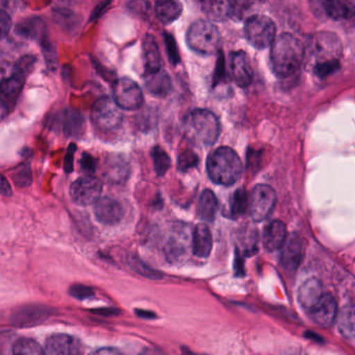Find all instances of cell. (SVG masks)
Segmentation results:
<instances>
[{"mask_svg":"<svg viewBox=\"0 0 355 355\" xmlns=\"http://www.w3.org/2000/svg\"><path fill=\"white\" fill-rule=\"evenodd\" d=\"M97 164H98V161L90 153H83L82 159H80V169L84 172L85 175H94Z\"/></svg>","mask_w":355,"mask_h":355,"instance_id":"8d00e7d4","label":"cell"},{"mask_svg":"<svg viewBox=\"0 0 355 355\" xmlns=\"http://www.w3.org/2000/svg\"><path fill=\"white\" fill-rule=\"evenodd\" d=\"M12 178H13L16 186L20 187V188L30 187L33 182L32 169H31L30 164L22 163L18 165L12 173Z\"/></svg>","mask_w":355,"mask_h":355,"instance_id":"836d02e7","label":"cell"},{"mask_svg":"<svg viewBox=\"0 0 355 355\" xmlns=\"http://www.w3.org/2000/svg\"><path fill=\"white\" fill-rule=\"evenodd\" d=\"M286 239H288V236H286V227L284 222L278 221V220L270 222L263 230V246L268 250L274 251L282 248Z\"/></svg>","mask_w":355,"mask_h":355,"instance_id":"603a6c76","label":"cell"},{"mask_svg":"<svg viewBox=\"0 0 355 355\" xmlns=\"http://www.w3.org/2000/svg\"><path fill=\"white\" fill-rule=\"evenodd\" d=\"M200 6L203 13L213 21H225L232 18V3L230 1H203Z\"/></svg>","mask_w":355,"mask_h":355,"instance_id":"4316f807","label":"cell"},{"mask_svg":"<svg viewBox=\"0 0 355 355\" xmlns=\"http://www.w3.org/2000/svg\"><path fill=\"white\" fill-rule=\"evenodd\" d=\"M12 20L9 14L1 10L0 12V28H1V38L5 39L9 35L10 30H11Z\"/></svg>","mask_w":355,"mask_h":355,"instance_id":"60d3db41","label":"cell"},{"mask_svg":"<svg viewBox=\"0 0 355 355\" xmlns=\"http://www.w3.org/2000/svg\"><path fill=\"white\" fill-rule=\"evenodd\" d=\"M309 313L315 324L322 327H329L336 321L338 315L336 300L331 295L325 294Z\"/></svg>","mask_w":355,"mask_h":355,"instance_id":"d6986e66","label":"cell"},{"mask_svg":"<svg viewBox=\"0 0 355 355\" xmlns=\"http://www.w3.org/2000/svg\"><path fill=\"white\" fill-rule=\"evenodd\" d=\"M110 3H101L95 8L94 13L91 14L90 21H93V20L97 19V18L101 17L103 15V12L107 9L109 7Z\"/></svg>","mask_w":355,"mask_h":355,"instance_id":"bcb514c9","label":"cell"},{"mask_svg":"<svg viewBox=\"0 0 355 355\" xmlns=\"http://www.w3.org/2000/svg\"><path fill=\"white\" fill-rule=\"evenodd\" d=\"M303 257H304V242L302 238L296 234H291L282 246V257H280L282 266L286 271H296L302 261Z\"/></svg>","mask_w":355,"mask_h":355,"instance_id":"2e32d148","label":"cell"},{"mask_svg":"<svg viewBox=\"0 0 355 355\" xmlns=\"http://www.w3.org/2000/svg\"><path fill=\"white\" fill-rule=\"evenodd\" d=\"M321 282L315 278H309L298 291V300L301 306L311 311L324 297Z\"/></svg>","mask_w":355,"mask_h":355,"instance_id":"ffe728a7","label":"cell"},{"mask_svg":"<svg viewBox=\"0 0 355 355\" xmlns=\"http://www.w3.org/2000/svg\"><path fill=\"white\" fill-rule=\"evenodd\" d=\"M130 175V165L125 155L113 153L107 155L103 165V178L112 184H122Z\"/></svg>","mask_w":355,"mask_h":355,"instance_id":"4fadbf2b","label":"cell"},{"mask_svg":"<svg viewBox=\"0 0 355 355\" xmlns=\"http://www.w3.org/2000/svg\"><path fill=\"white\" fill-rule=\"evenodd\" d=\"M143 64L144 76L157 73L163 69V59L157 40L153 35L148 34L143 41Z\"/></svg>","mask_w":355,"mask_h":355,"instance_id":"ac0fdd59","label":"cell"},{"mask_svg":"<svg viewBox=\"0 0 355 355\" xmlns=\"http://www.w3.org/2000/svg\"><path fill=\"white\" fill-rule=\"evenodd\" d=\"M91 120L103 132L117 130L123 122V114L114 99L101 97L95 101L91 110Z\"/></svg>","mask_w":355,"mask_h":355,"instance_id":"52a82bcc","label":"cell"},{"mask_svg":"<svg viewBox=\"0 0 355 355\" xmlns=\"http://www.w3.org/2000/svg\"><path fill=\"white\" fill-rule=\"evenodd\" d=\"M155 171L157 176L163 178L171 167V159L169 155L161 146H155L151 151Z\"/></svg>","mask_w":355,"mask_h":355,"instance_id":"1f68e13d","label":"cell"},{"mask_svg":"<svg viewBox=\"0 0 355 355\" xmlns=\"http://www.w3.org/2000/svg\"><path fill=\"white\" fill-rule=\"evenodd\" d=\"M12 355H45V351L36 340L22 338L14 344Z\"/></svg>","mask_w":355,"mask_h":355,"instance_id":"4dcf8cb0","label":"cell"},{"mask_svg":"<svg viewBox=\"0 0 355 355\" xmlns=\"http://www.w3.org/2000/svg\"><path fill=\"white\" fill-rule=\"evenodd\" d=\"M251 3H241V1H236L232 3V18H234L236 20H241L244 18L246 15L247 12L249 11V7Z\"/></svg>","mask_w":355,"mask_h":355,"instance_id":"ab89813d","label":"cell"},{"mask_svg":"<svg viewBox=\"0 0 355 355\" xmlns=\"http://www.w3.org/2000/svg\"><path fill=\"white\" fill-rule=\"evenodd\" d=\"M71 294L76 298L84 299L92 295V291L88 286H76L72 288Z\"/></svg>","mask_w":355,"mask_h":355,"instance_id":"b9f144b4","label":"cell"},{"mask_svg":"<svg viewBox=\"0 0 355 355\" xmlns=\"http://www.w3.org/2000/svg\"><path fill=\"white\" fill-rule=\"evenodd\" d=\"M191 51L200 55H211L218 51L220 33L217 26L207 20H197L191 24L186 35Z\"/></svg>","mask_w":355,"mask_h":355,"instance_id":"8992f818","label":"cell"},{"mask_svg":"<svg viewBox=\"0 0 355 355\" xmlns=\"http://www.w3.org/2000/svg\"><path fill=\"white\" fill-rule=\"evenodd\" d=\"M94 215L97 221L105 225H116L123 218L124 209L115 199L101 197L94 205Z\"/></svg>","mask_w":355,"mask_h":355,"instance_id":"e0dca14e","label":"cell"},{"mask_svg":"<svg viewBox=\"0 0 355 355\" xmlns=\"http://www.w3.org/2000/svg\"><path fill=\"white\" fill-rule=\"evenodd\" d=\"M338 327L340 334L348 338H355V306L344 307L338 315Z\"/></svg>","mask_w":355,"mask_h":355,"instance_id":"f1b7e54d","label":"cell"},{"mask_svg":"<svg viewBox=\"0 0 355 355\" xmlns=\"http://www.w3.org/2000/svg\"><path fill=\"white\" fill-rule=\"evenodd\" d=\"M145 88L147 92L159 98L167 97L173 90L171 78L165 70H159L157 73L144 76Z\"/></svg>","mask_w":355,"mask_h":355,"instance_id":"44dd1931","label":"cell"},{"mask_svg":"<svg viewBox=\"0 0 355 355\" xmlns=\"http://www.w3.org/2000/svg\"><path fill=\"white\" fill-rule=\"evenodd\" d=\"M113 98L120 109L134 111L140 109L144 103L142 89L135 80L122 78L115 80L112 87Z\"/></svg>","mask_w":355,"mask_h":355,"instance_id":"9c48e42d","label":"cell"},{"mask_svg":"<svg viewBox=\"0 0 355 355\" xmlns=\"http://www.w3.org/2000/svg\"><path fill=\"white\" fill-rule=\"evenodd\" d=\"M225 78V71H224L223 57L220 55L219 61L217 64V69H216L215 78H214V84L218 85L220 80H224Z\"/></svg>","mask_w":355,"mask_h":355,"instance_id":"7bdbcfd3","label":"cell"},{"mask_svg":"<svg viewBox=\"0 0 355 355\" xmlns=\"http://www.w3.org/2000/svg\"><path fill=\"white\" fill-rule=\"evenodd\" d=\"M207 170L211 182L228 187L240 180L243 164L234 149L222 146L211 153L207 157Z\"/></svg>","mask_w":355,"mask_h":355,"instance_id":"277c9868","label":"cell"},{"mask_svg":"<svg viewBox=\"0 0 355 355\" xmlns=\"http://www.w3.org/2000/svg\"><path fill=\"white\" fill-rule=\"evenodd\" d=\"M89 355H122L119 351L116 350L114 348H101L97 350L93 351L91 354Z\"/></svg>","mask_w":355,"mask_h":355,"instance_id":"7dc6e473","label":"cell"},{"mask_svg":"<svg viewBox=\"0 0 355 355\" xmlns=\"http://www.w3.org/2000/svg\"><path fill=\"white\" fill-rule=\"evenodd\" d=\"M304 45L293 35L284 33L271 46V65L278 78L295 76L304 62Z\"/></svg>","mask_w":355,"mask_h":355,"instance_id":"7a4b0ae2","label":"cell"},{"mask_svg":"<svg viewBox=\"0 0 355 355\" xmlns=\"http://www.w3.org/2000/svg\"><path fill=\"white\" fill-rule=\"evenodd\" d=\"M218 211V199L211 190H205L199 197L197 216L205 222H213Z\"/></svg>","mask_w":355,"mask_h":355,"instance_id":"484cf974","label":"cell"},{"mask_svg":"<svg viewBox=\"0 0 355 355\" xmlns=\"http://www.w3.org/2000/svg\"><path fill=\"white\" fill-rule=\"evenodd\" d=\"M53 18L55 21L66 31L74 30L76 26L80 24L76 14L65 8H57L53 10Z\"/></svg>","mask_w":355,"mask_h":355,"instance_id":"d6a6232c","label":"cell"},{"mask_svg":"<svg viewBox=\"0 0 355 355\" xmlns=\"http://www.w3.org/2000/svg\"><path fill=\"white\" fill-rule=\"evenodd\" d=\"M36 58L33 55L22 57L12 70L10 78L1 82V116L6 117L10 110L15 107L18 96L24 88L28 74L34 69Z\"/></svg>","mask_w":355,"mask_h":355,"instance_id":"5b68a950","label":"cell"},{"mask_svg":"<svg viewBox=\"0 0 355 355\" xmlns=\"http://www.w3.org/2000/svg\"><path fill=\"white\" fill-rule=\"evenodd\" d=\"M59 128L66 138L80 139L86 132V120L78 110L67 107L59 116Z\"/></svg>","mask_w":355,"mask_h":355,"instance_id":"9a60e30c","label":"cell"},{"mask_svg":"<svg viewBox=\"0 0 355 355\" xmlns=\"http://www.w3.org/2000/svg\"><path fill=\"white\" fill-rule=\"evenodd\" d=\"M103 188V182L96 176H82L70 187V196L76 205L88 207L98 201Z\"/></svg>","mask_w":355,"mask_h":355,"instance_id":"30bf717a","label":"cell"},{"mask_svg":"<svg viewBox=\"0 0 355 355\" xmlns=\"http://www.w3.org/2000/svg\"><path fill=\"white\" fill-rule=\"evenodd\" d=\"M163 37L170 63L173 66L178 65L180 63V55L175 39L171 34L166 32L164 33Z\"/></svg>","mask_w":355,"mask_h":355,"instance_id":"d590c367","label":"cell"},{"mask_svg":"<svg viewBox=\"0 0 355 355\" xmlns=\"http://www.w3.org/2000/svg\"><path fill=\"white\" fill-rule=\"evenodd\" d=\"M0 191H1V195H3V196H12V192H13V191H12L11 184H9L5 175L1 176V187H0Z\"/></svg>","mask_w":355,"mask_h":355,"instance_id":"f6af8a7d","label":"cell"},{"mask_svg":"<svg viewBox=\"0 0 355 355\" xmlns=\"http://www.w3.org/2000/svg\"><path fill=\"white\" fill-rule=\"evenodd\" d=\"M213 248V236L209 226L199 223L195 226L192 234V250L194 255L200 259H207Z\"/></svg>","mask_w":355,"mask_h":355,"instance_id":"7402d4cb","label":"cell"},{"mask_svg":"<svg viewBox=\"0 0 355 355\" xmlns=\"http://www.w3.org/2000/svg\"><path fill=\"white\" fill-rule=\"evenodd\" d=\"M140 355H163L159 351L155 350L153 348H147L143 350V352Z\"/></svg>","mask_w":355,"mask_h":355,"instance_id":"c3c4849f","label":"cell"},{"mask_svg":"<svg viewBox=\"0 0 355 355\" xmlns=\"http://www.w3.org/2000/svg\"><path fill=\"white\" fill-rule=\"evenodd\" d=\"M322 9L328 18L336 21L349 20L355 16V3L349 1H325Z\"/></svg>","mask_w":355,"mask_h":355,"instance_id":"d4e9b609","label":"cell"},{"mask_svg":"<svg viewBox=\"0 0 355 355\" xmlns=\"http://www.w3.org/2000/svg\"><path fill=\"white\" fill-rule=\"evenodd\" d=\"M45 355H83L80 340L66 334H53L45 344Z\"/></svg>","mask_w":355,"mask_h":355,"instance_id":"5bb4252c","label":"cell"},{"mask_svg":"<svg viewBox=\"0 0 355 355\" xmlns=\"http://www.w3.org/2000/svg\"><path fill=\"white\" fill-rule=\"evenodd\" d=\"M245 37L257 49L272 46L276 40V26L267 16L253 15L247 19L244 28Z\"/></svg>","mask_w":355,"mask_h":355,"instance_id":"ba28073f","label":"cell"},{"mask_svg":"<svg viewBox=\"0 0 355 355\" xmlns=\"http://www.w3.org/2000/svg\"><path fill=\"white\" fill-rule=\"evenodd\" d=\"M241 242L246 247V251L253 250L257 247V230L253 228H245L240 236Z\"/></svg>","mask_w":355,"mask_h":355,"instance_id":"74e56055","label":"cell"},{"mask_svg":"<svg viewBox=\"0 0 355 355\" xmlns=\"http://www.w3.org/2000/svg\"><path fill=\"white\" fill-rule=\"evenodd\" d=\"M184 130L187 138L193 144L209 147L217 142L221 132V124L213 112L196 109L184 117Z\"/></svg>","mask_w":355,"mask_h":355,"instance_id":"3957f363","label":"cell"},{"mask_svg":"<svg viewBox=\"0 0 355 355\" xmlns=\"http://www.w3.org/2000/svg\"><path fill=\"white\" fill-rule=\"evenodd\" d=\"M134 266L136 267V269L138 270V272H140L141 274H143L144 276H150V277H157V274L155 273L153 270L149 269L146 266L143 265L141 261H135Z\"/></svg>","mask_w":355,"mask_h":355,"instance_id":"ee69618b","label":"cell"},{"mask_svg":"<svg viewBox=\"0 0 355 355\" xmlns=\"http://www.w3.org/2000/svg\"><path fill=\"white\" fill-rule=\"evenodd\" d=\"M305 63L319 78L334 73L340 67L343 45L334 33H317L309 37L304 46Z\"/></svg>","mask_w":355,"mask_h":355,"instance_id":"6da1fadb","label":"cell"},{"mask_svg":"<svg viewBox=\"0 0 355 355\" xmlns=\"http://www.w3.org/2000/svg\"><path fill=\"white\" fill-rule=\"evenodd\" d=\"M16 34L26 39L38 41L39 43L49 38L46 24L40 17H31L20 22L16 28Z\"/></svg>","mask_w":355,"mask_h":355,"instance_id":"cb8c5ba5","label":"cell"},{"mask_svg":"<svg viewBox=\"0 0 355 355\" xmlns=\"http://www.w3.org/2000/svg\"><path fill=\"white\" fill-rule=\"evenodd\" d=\"M76 148L78 147L73 143H71L68 147L67 153H66L65 159H64V171H65V173L69 174L73 171L74 155H76Z\"/></svg>","mask_w":355,"mask_h":355,"instance_id":"f35d334b","label":"cell"},{"mask_svg":"<svg viewBox=\"0 0 355 355\" xmlns=\"http://www.w3.org/2000/svg\"><path fill=\"white\" fill-rule=\"evenodd\" d=\"M182 13V5L178 1H159L155 3L157 19L166 26L178 20Z\"/></svg>","mask_w":355,"mask_h":355,"instance_id":"83f0119b","label":"cell"},{"mask_svg":"<svg viewBox=\"0 0 355 355\" xmlns=\"http://www.w3.org/2000/svg\"><path fill=\"white\" fill-rule=\"evenodd\" d=\"M276 203V193L267 184H257L249 196L248 211L254 221L265 220L273 211Z\"/></svg>","mask_w":355,"mask_h":355,"instance_id":"8fae6325","label":"cell"},{"mask_svg":"<svg viewBox=\"0 0 355 355\" xmlns=\"http://www.w3.org/2000/svg\"><path fill=\"white\" fill-rule=\"evenodd\" d=\"M230 76L241 88L250 86L253 80V70L250 60L244 51H234L230 55Z\"/></svg>","mask_w":355,"mask_h":355,"instance_id":"7c38bea8","label":"cell"},{"mask_svg":"<svg viewBox=\"0 0 355 355\" xmlns=\"http://www.w3.org/2000/svg\"><path fill=\"white\" fill-rule=\"evenodd\" d=\"M249 207V196L244 188L238 189L232 195L230 201L228 215L232 218L241 217L244 215Z\"/></svg>","mask_w":355,"mask_h":355,"instance_id":"f546056e","label":"cell"},{"mask_svg":"<svg viewBox=\"0 0 355 355\" xmlns=\"http://www.w3.org/2000/svg\"><path fill=\"white\" fill-rule=\"evenodd\" d=\"M199 157L192 149L184 148L178 155V168L180 171L186 172L192 168L197 167Z\"/></svg>","mask_w":355,"mask_h":355,"instance_id":"e575fe53","label":"cell"}]
</instances>
